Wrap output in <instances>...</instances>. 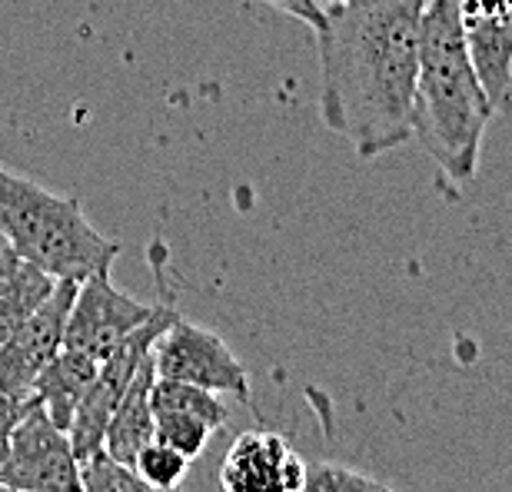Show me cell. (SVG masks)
<instances>
[{
	"instance_id": "obj_1",
	"label": "cell",
	"mask_w": 512,
	"mask_h": 492,
	"mask_svg": "<svg viewBox=\"0 0 512 492\" xmlns=\"http://www.w3.org/2000/svg\"><path fill=\"white\" fill-rule=\"evenodd\" d=\"M320 117L356 157L376 160L413 140V90L426 0H353L323 7Z\"/></svg>"
},
{
	"instance_id": "obj_17",
	"label": "cell",
	"mask_w": 512,
	"mask_h": 492,
	"mask_svg": "<svg viewBox=\"0 0 512 492\" xmlns=\"http://www.w3.org/2000/svg\"><path fill=\"white\" fill-rule=\"evenodd\" d=\"M30 406V399H10V396H0V463L7 459V449H10V433H14L17 419L24 416V409Z\"/></svg>"
},
{
	"instance_id": "obj_2",
	"label": "cell",
	"mask_w": 512,
	"mask_h": 492,
	"mask_svg": "<svg viewBox=\"0 0 512 492\" xmlns=\"http://www.w3.org/2000/svg\"><path fill=\"white\" fill-rule=\"evenodd\" d=\"M493 114L469 60L459 0H426L413 90V140L463 187L476 180L483 133Z\"/></svg>"
},
{
	"instance_id": "obj_12",
	"label": "cell",
	"mask_w": 512,
	"mask_h": 492,
	"mask_svg": "<svg viewBox=\"0 0 512 492\" xmlns=\"http://www.w3.org/2000/svg\"><path fill=\"white\" fill-rule=\"evenodd\" d=\"M54 283V276L37 270L34 263L17 256L10 246L0 250V343L47 300Z\"/></svg>"
},
{
	"instance_id": "obj_4",
	"label": "cell",
	"mask_w": 512,
	"mask_h": 492,
	"mask_svg": "<svg viewBox=\"0 0 512 492\" xmlns=\"http://www.w3.org/2000/svg\"><path fill=\"white\" fill-rule=\"evenodd\" d=\"M153 369L163 379H177L217 396L250 403V369L217 333L177 316L153 346Z\"/></svg>"
},
{
	"instance_id": "obj_15",
	"label": "cell",
	"mask_w": 512,
	"mask_h": 492,
	"mask_svg": "<svg viewBox=\"0 0 512 492\" xmlns=\"http://www.w3.org/2000/svg\"><path fill=\"white\" fill-rule=\"evenodd\" d=\"M300 492H396V489L360 473V469H350L340 463H310L306 466V483Z\"/></svg>"
},
{
	"instance_id": "obj_7",
	"label": "cell",
	"mask_w": 512,
	"mask_h": 492,
	"mask_svg": "<svg viewBox=\"0 0 512 492\" xmlns=\"http://www.w3.org/2000/svg\"><path fill=\"white\" fill-rule=\"evenodd\" d=\"M74 293L77 280H57L47 300L0 343V396L30 399L40 369L64 350V330Z\"/></svg>"
},
{
	"instance_id": "obj_3",
	"label": "cell",
	"mask_w": 512,
	"mask_h": 492,
	"mask_svg": "<svg viewBox=\"0 0 512 492\" xmlns=\"http://www.w3.org/2000/svg\"><path fill=\"white\" fill-rule=\"evenodd\" d=\"M0 237L17 256L54 280H84L114 266L120 243L84 217L77 197L40 187L24 173L0 167Z\"/></svg>"
},
{
	"instance_id": "obj_9",
	"label": "cell",
	"mask_w": 512,
	"mask_h": 492,
	"mask_svg": "<svg viewBox=\"0 0 512 492\" xmlns=\"http://www.w3.org/2000/svg\"><path fill=\"white\" fill-rule=\"evenodd\" d=\"M306 459L293 453L273 429H247L233 439L220 463L223 492H300L306 483Z\"/></svg>"
},
{
	"instance_id": "obj_14",
	"label": "cell",
	"mask_w": 512,
	"mask_h": 492,
	"mask_svg": "<svg viewBox=\"0 0 512 492\" xmlns=\"http://www.w3.org/2000/svg\"><path fill=\"white\" fill-rule=\"evenodd\" d=\"M143 479L104 449L80 459V492H140Z\"/></svg>"
},
{
	"instance_id": "obj_13",
	"label": "cell",
	"mask_w": 512,
	"mask_h": 492,
	"mask_svg": "<svg viewBox=\"0 0 512 492\" xmlns=\"http://www.w3.org/2000/svg\"><path fill=\"white\" fill-rule=\"evenodd\" d=\"M133 473H137L147 486L157 489H177L183 479H187L190 459L177 453L173 446L160 443V439H150L147 446L140 449L137 459H133Z\"/></svg>"
},
{
	"instance_id": "obj_20",
	"label": "cell",
	"mask_w": 512,
	"mask_h": 492,
	"mask_svg": "<svg viewBox=\"0 0 512 492\" xmlns=\"http://www.w3.org/2000/svg\"><path fill=\"white\" fill-rule=\"evenodd\" d=\"M0 492H30V489H14V486H4V483H0Z\"/></svg>"
},
{
	"instance_id": "obj_10",
	"label": "cell",
	"mask_w": 512,
	"mask_h": 492,
	"mask_svg": "<svg viewBox=\"0 0 512 492\" xmlns=\"http://www.w3.org/2000/svg\"><path fill=\"white\" fill-rule=\"evenodd\" d=\"M97 366H100V360H94V356L64 346L54 360L40 369V376L34 379V389H30V399L54 419V426H60L67 433L80 396H84L87 386L94 383Z\"/></svg>"
},
{
	"instance_id": "obj_8",
	"label": "cell",
	"mask_w": 512,
	"mask_h": 492,
	"mask_svg": "<svg viewBox=\"0 0 512 492\" xmlns=\"http://www.w3.org/2000/svg\"><path fill=\"white\" fill-rule=\"evenodd\" d=\"M150 413L160 443L173 446L190 463L207 453L210 439L230 423V409L217 393L163 376L150 386Z\"/></svg>"
},
{
	"instance_id": "obj_6",
	"label": "cell",
	"mask_w": 512,
	"mask_h": 492,
	"mask_svg": "<svg viewBox=\"0 0 512 492\" xmlns=\"http://www.w3.org/2000/svg\"><path fill=\"white\" fill-rule=\"evenodd\" d=\"M110 270L114 266L84 276L67 313L64 346L94 356V360H107L133 330H140L157 313V303H140L137 296L117 290Z\"/></svg>"
},
{
	"instance_id": "obj_18",
	"label": "cell",
	"mask_w": 512,
	"mask_h": 492,
	"mask_svg": "<svg viewBox=\"0 0 512 492\" xmlns=\"http://www.w3.org/2000/svg\"><path fill=\"white\" fill-rule=\"evenodd\" d=\"M140 492H183V489H180V486H177V489H157V486H147V483H143Z\"/></svg>"
},
{
	"instance_id": "obj_16",
	"label": "cell",
	"mask_w": 512,
	"mask_h": 492,
	"mask_svg": "<svg viewBox=\"0 0 512 492\" xmlns=\"http://www.w3.org/2000/svg\"><path fill=\"white\" fill-rule=\"evenodd\" d=\"M260 4H270L273 10H280V14L296 17L310 30H320L326 20V10L316 4V0H260Z\"/></svg>"
},
{
	"instance_id": "obj_19",
	"label": "cell",
	"mask_w": 512,
	"mask_h": 492,
	"mask_svg": "<svg viewBox=\"0 0 512 492\" xmlns=\"http://www.w3.org/2000/svg\"><path fill=\"white\" fill-rule=\"evenodd\" d=\"M320 7H336V4H353V0H316Z\"/></svg>"
},
{
	"instance_id": "obj_5",
	"label": "cell",
	"mask_w": 512,
	"mask_h": 492,
	"mask_svg": "<svg viewBox=\"0 0 512 492\" xmlns=\"http://www.w3.org/2000/svg\"><path fill=\"white\" fill-rule=\"evenodd\" d=\"M0 483L30 492H80V459L70 436L54 426L34 399L10 433L7 459L0 463Z\"/></svg>"
},
{
	"instance_id": "obj_11",
	"label": "cell",
	"mask_w": 512,
	"mask_h": 492,
	"mask_svg": "<svg viewBox=\"0 0 512 492\" xmlns=\"http://www.w3.org/2000/svg\"><path fill=\"white\" fill-rule=\"evenodd\" d=\"M157 379V369H153V356L137 369V376L130 379L127 393L120 396V403L114 409L104 433V453L114 456L117 463L133 466V459L150 439H157L153 433V413H150V386Z\"/></svg>"
}]
</instances>
